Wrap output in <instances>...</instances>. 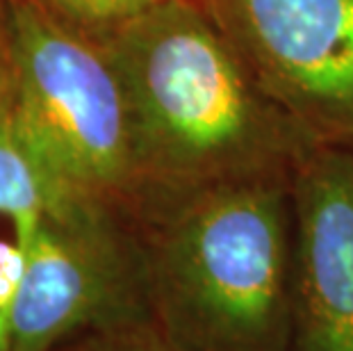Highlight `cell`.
Here are the masks:
<instances>
[{
  "label": "cell",
  "mask_w": 353,
  "mask_h": 351,
  "mask_svg": "<svg viewBox=\"0 0 353 351\" xmlns=\"http://www.w3.org/2000/svg\"><path fill=\"white\" fill-rule=\"evenodd\" d=\"M96 41L130 110L144 190L139 214L216 185L294 181L314 148L194 0L162 3Z\"/></svg>",
  "instance_id": "obj_1"
},
{
  "label": "cell",
  "mask_w": 353,
  "mask_h": 351,
  "mask_svg": "<svg viewBox=\"0 0 353 351\" xmlns=\"http://www.w3.org/2000/svg\"><path fill=\"white\" fill-rule=\"evenodd\" d=\"M153 322L192 351H290L292 181L160 201L137 219Z\"/></svg>",
  "instance_id": "obj_2"
},
{
  "label": "cell",
  "mask_w": 353,
  "mask_h": 351,
  "mask_svg": "<svg viewBox=\"0 0 353 351\" xmlns=\"http://www.w3.org/2000/svg\"><path fill=\"white\" fill-rule=\"evenodd\" d=\"M12 96L48 171L137 223L141 174L130 110L108 53L34 0H10Z\"/></svg>",
  "instance_id": "obj_3"
},
{
  "label": "cell",
  "mask_w": 353,
  "mask_h": 351,
  "mask_svg": "<svg viewBox=\"0 0 353 351\" xmlns=\"http://www.w3.org/2000/svg\"><path fill=\"white\" fill-rule=\"evenodd\" d=\"M12 351H55L89 333L153 319L146 258L130 217L96 201L46 214L21 242Z\"/></svg>",
  "instance_id": "obj_4"
},
{
  "label": "cell",
  "mask_w": 353,
  "mask_h": 351,
  "mask_svg": "<svg viewBox=\"0 0 353 351\" xmlns=\"http://www.w3.org/2000/svg\"><path fill=\"white\" fill-rule=\"evenodd\" d=\"M312 146L353 153V0H194Z\"/></svg>",
  "instance_id": "obj_5"
},
{
  "label": "cell",
  "mask_w": 353,
  "mask_h": 351,
  "mask_svg": "<svg viewBox=\"0 0 353 351\" xmlns=\"http://www.w3.org/2000/svg\"><path fill=\"white\" fill-rule=\"evenodd\" d=\"M290 351H353V153L314 146L292 181Z\"/></svg>",
  "instance_id": "obj_6"
},
{
  "label": "cell",
  "mask_w": 353,
  "mask_h": 351,
  "mask_svg": "<svg viewBox=\"0 0 353 351\" xmlns=\"http://www.w3.org/2000/svg\"><path fill=\"white\" fill-rule=\"evenodd\" d=\"M82 199L50 174L26 135L12 89L0 96V214L10 217L14 240L26 242L46 214L64 212Z\"/></svg>",
  "instance_id": "obj_7"
},
{
  "label": "cell",
  "mask_w": 353,
  "mask_h": 351,
  "mask_svg": "<svg viewBox=\"0 0 353 351\" xmlns=\"http://www.w3.org/2000/svg\"><path fill=\"white\" fill-rule=\"evenodd\" d=\"M52 17L94 39H103L128 21L169 0H34Z\"/></svg>",
  "instance_id": "obj_8"
},
{
  "label": "cell",
  "mask_w": 353,
  "mask_h": 351,
  "mask_svg": "<svg viewBox=\"0 0 353 351\" xmlns=\"http://www.w3.org/2000/svg\"><path fill=\"white\" fill-rule=\"evenodd\" d=\"M55 351H192L176 342L153 319L108 331L89 333L66 342Z\"/></svg>",
  "instance_id": "obj_9"
},
{
  "label": "cell",
  "mask_w": 353,
  "mask_h": 351,
  "mask_svg": "<svg viewBox=\"0 0 353 351\" xmlns=\"http://www.w3.org/2000/svg\"><path fill=\"white\" fill-rule=\"evenodd\" d=\"M26 274V251L21 244L0 240V310H10Z\"/></svg>",
  "instance_id": "obj_10"
},
{
  "label": "cell",
  "mask_w": 353,
  "mask_h": 351,
  "mask_svg": "<svg viewBox=\"0 0 353 351\" xmlns=\"http://www.w3.org/2000/svg\"><path fill=\"white\" fill-rule=\"evenodd\" d=\"M12 89V34L10 0H0V96Z\"/></svg>",
  "instance_id": "obj_11"
},
{
  "label": "cell",
  "mask_w": 353,
  "mask_h": 351,
  "mask_svg": "<svg viewBox=\"0 0 353 351\" xmlns=\"http://www.w3.org/2000/svg\"><path fill=\"white\" fill-rule=\"evenodd\" d=\"M0 351H12V312L0 310Z\"/></svg>",
  "instance_id": "obj_12"
}]
</instances>
